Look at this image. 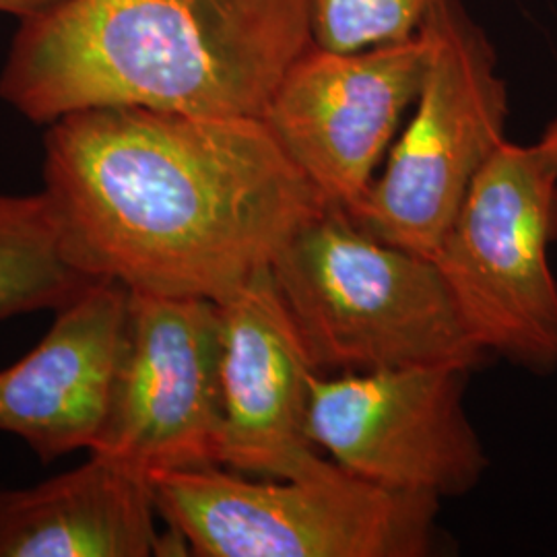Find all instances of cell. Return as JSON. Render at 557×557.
<instances>
[{
  "instance_id": "obj_7",
  "label": "cell",
  "mask_w": 557,
  "mask_h": 557,
  "mask_svg": "<svg viewBox=\"0 0 557 557\" xmlns=\"http://www.w3.org/2000/svg\"><path fill=\"white\" fill-rule=\"evenodd\" d=\"M220 306L128 292L108 413L89 455L149 475L220 467Z\"/></svg>"
},
{
  "instance_id": "obj_5",
  "label": "cell",
  "mask_w": 557,
  "mask_h": 557,
  "mask_svg": "<svg viewBox=\"0 0 557 557\" xmlns=\"http://www.w3.org/2000/svg\"><path fill=\"white\" fill-rule=\"evenodd\" d=\"M556 238V153L504 140L432 257L479 347L535 374L557 368Z\"/></svg>"
},
{
  "instance_id": "obj_3",
  "label": "cell",
  "mask_w": 557,
  "mask_h": 557,
  "mask_svg": "<svg viewBox=\"0 0 557 557\" xmlns=\"http://www.w3.org/2000/svg\"><path fill=\"white\" fill-rule=\"evenodd\" d=\"M273 277L320 374L411 366L471 370V338L436 262L326 207L281 248Z\"/></svg>"
},
{
  "instance_id": "obj_12",
  "label": "cell",
  "mask_w": 557,
  "mask_h": 557,
  "mask_svg": "<svg viewBox=\"0 0 557 557\" xmlns=\"http://www.w3.org/2000/svg\"><path fill=\"white\" fill-rule=\"evenodd\" d=\"M156 517L147 473L91 455L34 487L0 492V557L188 556Z\"/></svg>"
},
{
  "instance_id": "obj_9",
  "label": "cell",
  "mask_w": 557,
  "mask_h": 557,
  "mask_svg": "<svg viewBox=\"0 0 557 557\" xmlns=\"http://www.w3.org/2000/svg\"><path fill=\"white\" fill-rule=\"evenodd\" d=\"M430 54L421 29L358 52L312 44L278 81L260 119L326 205L354 213L366 199Z\"/></svg>"
},
{
  "instance_id": "obj_10",
  "label": "cell",
  "mask_w": 557,
  "mask_h": 557,
  "mask_svg": "<svg viewBox=\"0 0 557 557\" xmlns=\"http://www.w3.org/2000/svg\"><path fill=\"white\" fill-rule=\"evenodd\" d=\"M220 467L267 479H299L329 465L310 438L319 368L271 267L223 299Z\"/></svg>"
},
{
  "instance_id": "obj_11",
  "label": "cell",
  "mask_w": 557,
  "mask_h": 557,
  "mask_svg": "<svg viewBox=\"0 0 557 557\" xmlns=\"http://www.w3.org/2000/svg\"><path fill=\"white\" fill-rule=\"evenodd\" d=\"M128 289L89 281L62 304L50 331L0 370V432L23 440L44 462L91 450L108 413Z\"/></svg>"
},
{
  "instance_id": "obj_16",
  "label": "cell",
  "mask_w": 557,
  "mask_h": 557,
  "mask_svg": "<svg viewBox=\"0 0 557 557\" xmlns=\"http://www.w3.org/2000/svg\"><path fill=\"white\" fill-rule=\"evenodd\" d=\"M541 140L557 156V116L547 124L545 133L541 135Z\"/></svg>"
},
{
  "instance_id": "obj_14",
  "label": "cell",
  "mask_w": 557,
  "mask_h": 557,
  "mask_svg": "<svg viewBox=\"0 0 557 557\" xmlns=\"http://www.w3.org/2000/svg\"><path fill=\"white\" fill-rule=\"evenodd\" d=\"M442 0H310L312 41L335 52H358L418 36Z\"/></svg>"
},
{
  "instance_id": "obj_15",
  "label": "cell",
  "mask_w": 557,
  "mask_h": 557,
  "mask_svg": "<svg viewBox=\"0 0 557 557\" xmlns=\"http://www.w3.org/2000/svg\"><path fill=\"white\" fill-rule=\"evenodd\" d=\"M64 0H0V13L21 21L34 20Z\"/></svg>"
},
{
  "instance_id": "obj_4",
  "label": "cell",
  "mask_w": 557,
  "mask_h": 557,
  "mask_svg": "<svg viewBox=\"0 0 557 557\" xmlns=\"http://www.w3.org/2000/svg\"><path fill=\"white\" fill-rule=\"evenodd\" d=\"M168 529L199 557H423L440 499L376 485L329 460L299 479L250 481L225 467L149 473Z\"/></svg>"
},
{
  "instance_id": "obj_6",
  "label": "cell",
  "mask_w": 557,
  "mask_h": 557,
  "mask_svg": "<svg viewBox=\"0 0 557 557\" xmlns=\"http://www.w3.org/2000/svg\"><path fill=\"white\" fill-rule=\"evenodd\" d=\"M421 32L432 54L416 114L349 218L432 259L481 168L508 140V87L494 44L460 0L436 4Z\"/></svg>"
},
{
  "instance_id": "obj_13",
  "label": "cell",
  "mask_w": 557,
  "mask_h": 557,
  "mask_svg": "<svg viewBox=\"0 0 557 557\" xmlns=\"http://www.w3.org/2000/svg\"><path fill=\"white\" fill-rule=\"evenodd\" d=\"M89 281L69 259L44 190L0 195V322L59 310Z\"/></svg>"
},
{
  "instance_id": "obj_2",
  "label": "cell",
  "mask_w": 557,
  "mask_h": 557,
  "mask_svg": "<svg viewBox=\"0 0 557 557\" xmlns=\"http://www.w3.org/2000/svg\"><path fill=\"white\" fill-rule=\"evenodd\" d=\"M312 44L310 0H64L21 21L0 100L46 126L100 108L260 119Z\"/></svg>"
},
{
  "instance_id": "obj_1",
  "label": "cell",
  "mask_w": 557,
  "mask_h": 557,
  "mask_svg": "<svg viewBox=\"0 0 557 557\" xmlns=\"http://www.w3.org/2000/svg\"><path fill=\"white\" fill-rule=\"evenodd\" d=\"M41 190L87 277L215 304L329 207L262 119L139 108L48 124Z\"/></svg>"
},
{
  "instance_id": "obj_8",
  "label": "cell",
  "mask_w": 557,
  "mask_h": 557,
  "mask_svg": "<svg viewBox=\"0 0 557 557\" xmlns=\"http://www.w3.org/2000/svg\"><path fill=\"white\" fill-rule=\"evenodd\" d=\"M467 372L411 366L319 374L310 438L343 469L382 487L438 499L469 494L490 460L462 405Z\"/></svg>"
}]
</instances>
